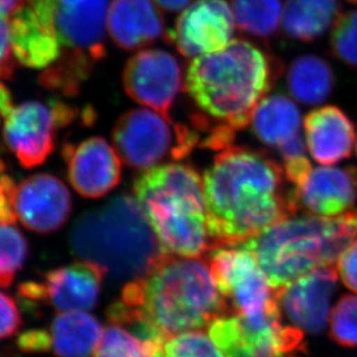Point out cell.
<instances>
[{
    "label": "cell",
    "instance_id": "6da1fadb",
    "mask_svg": "<svg viewBox=\"0 0 357 357\" xmlns=\"http://www.w3.org/2000/svg\"><path fill=\"white\" fill-rule=\"evenodd\" d=\"M284 172L265 153L229 146L205 172L206 208L215 249L236 246L298 212Z\"/></svg>",
    "mask_w": 357,
    "mask_h": 357
},
{
    "label": "cell",
    "instance_id": "7a4b0ae2",
    "mask_svg": "<svg viewBox=\"0 0 357 357\" xmlns=\"http://www.w3.org/2000/svg\"><path fill=\"white\" fill-rule=\"evenodd\" d=\"M119 300L170 339L188 331L207 328L230 314L208 259L163 253L145 277L132 280Z\"/></svg>",
    "mask_w": 357,
    "mask_h": 357
},
{
    "label": "cell",
    "instance_id": "3957f363",
    "mask_svg": "<svg viewBox=\"0 0 357 357\" xmlns=\"http://www.w3.org/2000/svg\"><path fill=\"white\" fill-rule=\"evenodd\" d=\"M279 63L245 40H233L222 50L195 58L185 89L211 126L239 131L279 78Z\"/></svg>",
    "mask_w": 357,
    "mask_h": 357
},
{
    "label": "cell",
    "instance_id": "277c9868",
    "mask_svg": "<svg viewBox=\"0 0 357 357\" xmlns=\"http://www.w3.org/2000/svg\"><path fill=\"white\" fill-rule=\"evenodd\" d=\"M133 191L162 252L199 258L215 249L204 181L195 167L174 162L155 165L135 179Z\"/></svg>",
    "mask_w": 357,
    "mask_h": 357
},
{
    "label": "cell",
    "instance_id": "5b68a950",
    "mask_svg": "<svg viewBox=\"0 0 357 357\" xmlns=\"http://www.w3.org/2000/svg\"><path fill=\"white\" fill-rule=\"evenodd\" d=\"M70 246L79 259L115 281L145 277L163 255L142 206L128 195L84 213L72 228Z\"/></svg>",
    "mask_w": 357,
    "mask_h": 357
},
{
    "label": "cell",
    "instance_id": "8992f818",
    "mask_svg": "<svg viewBox=\"0 0 357 357\" xmlns=\"http://www.w3.org/2000/svg\"><path fill=\"white\" fill-rule=\"evenodd\" d=\"M357 239V211L341 215L290 216L238 245L256 256L274 289L318 267L337 266Z\"/></svg>",
    "mask_w": 357,
    "mask_h": 357
},
{
    "label": "cell",
    "instance_id": "52a82bcc",
    "mask_svg": "<svg viewBox=\"0 0 357 357\" xmlns=\"http://www.w3.org/2000/svg\"><path fill=\"white\" fill-rule=\"evenodd\" d=\"M50 7L61 54L40 81L50 91L72 96L105 56L109 0H50Z\"/></svg>",
    "mask_w": 357,
    "mask_h": 357
},
{
    "label": "cell",
    "instance_id": "ba28073f",
    "mask_svg": "<svg viewBox=\"0 0 357 357\" xmlns=\"http://www.w3.org/2000/svg\"><path fill=\"white\" fill-rule=\"evenodd\" d=\"M208 261L230 314L253 327L281 321L277 290L271 286L251 251L241 246H222L213 250Z\"/></svg>",
    "mask_w": 357,
    "mask_h": 357
},
{
    "label": "cell",
    "instance_id": "9c48e42d",
    "mask_svg": "<svg viewBox=\"0 0 357 357\" xmlns=\"http://www.w3.org/2000/svg\"><path fill=\"white\" fill-rule=\"evenodd\" d=\"M112 140L121 161L135 170H147L167 158L184 159L202 142L193 126L177 124L149 109H135L121 116Z\"/></svg>",
    "mask_w": 357,
    "mask_h": 357
},
{
    "label": "cell",
    "instance_id": "30bf717a",
    "mask_svg": "<svg viewBox=\"0 0 357 357\" xmlns=\"http://www.w3.org/2000/svg\"><path fill=\"white\" fill-rule=\"evenodd\" d=\"M75 108L65 102L27 101L15 105L10 91L0 82V119L3 139L10 152L26 169L43 165L54 152L58 128L71 124Z\"/></svg>",
    "mask_w": 357,
    "mask_h": 357
},
{
    "label": "cell",
    "instance_id": "8fae6325",
    "mask_svg": "<svg viewBox=\"0 0 357 357\" xmlns=\"http://www.w3.org/2000/svg\"><path fill=\"white\" fill-rule=\"evenodd\" d=\"M208 335L225 357H301L307 351L304 332L281 323L250 326L235 314L216 318Z\"/></svg>",
    "mask_w": 357,
    "mask_h": 357
},
{
    "label": "cell",
    "instance_id": "7c38bea8",
    "mask_svg": "<svg viewBox=\"0 0 357 357\" xmlns=\"http://www.w3.org/2000/svg\"><path fill=\"white\" fill-rule=\"evenodd\" d=\"M123 84L132 100L170 119L172 103L182 91V68L167 51L142 50L128 59Z\"/></svg>",
    "mask_w": 357,
    "mask_h": 357
},
{
    "label": "cell",
    "instance_id": "4fadbf2b",
    "mask_svg": "<svg viewBox=\"0 0 357 357\" xmlns=\"http://www.w3.org/2000/svg\"><path fill=\"white\" fill-rule=\"evenodd\" d=\"M235 26L227 0H197L183 10L167 38L183 56L195 59L226 47Z\"/></svg>",
    "mask_w": 357,
    "mask_h": 357
},
{
    "label": "cell",
    "instance_id": "5bb4252c",
    "mask_svg": "<svg viewBox=\"0 0 357 357\" xmlns=\"http://www.w3.org/2000/svg\"><path fill=\"white\" fill-rule=\"evenodd\" d=\"M17 219L38 234L54 233L64 226L72 211L70 191L50 174L29 176L17 184L12 198Z\"/></svg>",
    "mask_w": 357,
    "mask_h": 357
},
{
    "label": "cell",
    "instance_id": "9a60e30c",
    "mask_svg": "<svg viewBox=\"0 0 357 357\" xmlns=\"http://www.w3.org/2000/svg\"><path fill=\"white\" fill-rule=\"evenodd\" d=\"M337 280V266L318 267L307 272L278 290L280 309L303 332H323L328 323Z\"/></svg>",
    "mask_w": 357,
    "mask_h": 357
},
{
    "label": "cell",
    "instance_id": "2e32d148",
    "mask_svg": "<svg viewBox=\"0 0 357 357\" xmlns=\"http://www.w3.org/2000/svg\"><path fill=\"white\" fill-rule=\"evenodd\" d=\"M63 158L68 163V181L84 198H101L121 182L119 153L101 137H91L78 145L66 144Z\"/></svg>",
    "mask_w": 357,
    "mask_h": 357
},
{
    "label": "cell",
    "instance_id": "e0dca14e",
    "mask_svg": "<svg viewBox=\"0 0 357 357\" xmlns=\"http://www.w3.org/2000/svg\"><path fill=\"white\" fill-rule=\"evenodd\" d=\"M297 211L307 215L337 216L349 212L357 199L356 167L312 168L305 182L291 190Z\"/></svg>",
    "mask_w": 357,
    "mask_h": 357
},
{
    "label": "cell",
    "instance_id": "ac0fdd59",
    "mask_svg": "<svg viewBox=\"0 0 357 357\" xmlns=\"http://www.w3.org/2000/svg\"><path fill=\"white\" fill-rule=\"evenodd\" d=\"M10 40L17 63L31 68H47L59 59L61 47L54 22L24 0L10 17Z\"/></svg>",
    "mask_w": 357,
    "mask_h": 357
},
{
    "label": "cell",
    "instance_id": "d6986e66",
    "mask_svg": "<svg viewBox=\"0 0 357 357\" xmlns=\"http://www.w3.org/2000/svg\"><path fill=\"white\" fill-rule=\"evenodd\" d=\"M105 274L96 265L79 261L44 275L45 302L59 312H84L98 303Z\"/></svg>",
    "mask_w": 357,
    "mask_h": 357
},
{
    "label": "cell",
    "instance_id": "ffe728a7",
    "mask_svg": "<svg viewBox=\"0 0 357 357\" xmlns=\"http://www.w3.org/2000/svg\"><path fill=\"white\" fill-rule=\"evenodd\" d=\"M307 146L320 165H335L351 156L355 144L354 124L340 108L326 105L309 112L303 121Z\"/></svg>",
    "mask_w": 357,
    "mask_h": 357
},
{
    "label": "cell",
    "instance_id": "44dd1931",
    "mask_svg": "<svg viewBox=\"0 0 357 357\" xmlns=\"http://www.w3.org/2000/svg\"><path fill=\"white\" fill-rule=\"evenodd\" d=\"M108 31L123 50H138L165 34V20L153 0H114L109 7Z\"/></svg>",
    "mask_w": 357,
    "mask_h": 357
},
{
    "label": "cell",
    "instance_id": "7402d4cb",
    "mask_svg": "<svg viewBox=\"0 0 357 357\" xmlns=\"http://www.w3.org/2000/svg\"><path fill=\"white\" fill-rule=\"evenodd\" d=\"M250 124L264 145L279 149L301 135L302 116L293 100L284 95H271L257 105Z\"/></svg>",
    "mask_w": 357,
    "mask_h": 357
},
{
    "label": "cell",
    "instance_id": "603a6c76",
    "mask_svg": "<svg viewBox=\"0 0 357 357\" xmlns=\"http://www.w3.org/2000/svg\"><path fill=\"white\" fill-rule=\"evenodd\" d=\"M102 326L94 316L86 312H61L51 324L52 349L57 357H91Z\"/></svg>",
    "mask_w": 357,
    "mask_h": 357
},
{
    "label": "cell",
    "instance_id": "cb8c5ba5",
    "mask_svg": "<svg viewBox=\"0 0 357 357\" xmlns=\"http://www.w3.org/2000/svg\"><path fill=\"white\" fill-rule=\"evenodd\" d=\"M340 8V0H287L283 29L294 40L312 42L334 24Z\"/></svg>",
    "mask_w": 357,
    "mask_h": 357
},
{
    "label": "cell",
    "instance_id": "d4e9b609",
    "mask_svg": "<svg viewBox=\"0 0 357 357\" xmlns=\"http://www.w3.org/2000/svg\"><path fill=\"white\" fill-rule=\"evenodd\" d=\"M334 84L335 78L330 64L314 54L294 59L287 73L289 93L302 105H318L326 101Z\"/></svg>",
    "mask_w": 357,
    "mask_h": 357
},
{
    "label": "cell",
    "instance_id": "484cf974",
    "mask_svg": "<svg viewBox=\"0 0 357 357\" xmlns=\"http://www.w3.org/2000/svg\"><path fill=\"white\" fill-rule=\"evenodd\" d=\"M237 27L256 38H272L282 24L281 0H231Z\"/></svg>",
    "mask_w": 357,
    "mask_h": 357
},
{
    "label": "cell",
    "instance_id": "4316f807",
    "mask_svg": "<svg viewBox=\"0 0 357 357\" xmlns=\"http://www.w3.org/2000/svg\"><path fill=\"white\" fill-rule=\"evenodd\" d=\"M94 357H165V344L142 340L126 327L110 323L102 331Z\"/></svg>",
    "mask_w": 357,
    "mask_h": 357
},
{
    "label": "cell",
    "instance_id": "83f0119b",
    "mask_svg": "<svg viewBox=\"0 0 357 357\" xmlns=\"http://www.w3.org/2000/svg\"><path fill=\"white\" fill-rule=\"evenodd\" d=\"M28 257L26 237L13 223H0V287L8 288Z\"/></svg>",
    "mask_w": 357,
    "mask_h": 357
},
{
    "label": "cell",
    "instance_id": "f1b7e54d",
    "mask_svg": "<svg viewBox=\"0 0 357 357\" xmlns=\"http://www.w3.org/2000/svg\"><path fill=\"white\" fill-rule=\"evenodd\" d=\"M330 47L334 57L357 68V10L337 17L332 28Z\"/></svg>",
    "mask_w": 357,
    "mask_h": 357
},
{
    "label": "cell",
    "instance_id": "f546056e",
    "mask_svg": "<svg viewBox=\"0 0 357 357\" xmlns=\"http://www.w3.org/2000/svg\"><path fill=\"white\" fill-rule=\"evenodd\" d=\"M330 335L344 347H357V295H344L331 314Z\"/></svg>",
    "mask_w": 357,
    "mask_h": 357
},
{
    "label": "cell",
    "instance_id": "4dcf8cb0",
    "mask_svg": "<svg viewBox=\"0 0 357 357\" xmlns=\"http://www.w3.org/2000/svg\"><path fill=\"white\" fill-rule=\"evenodd\" d=\"M165 357H225L202 330L176 334L165 344Z\"/></svg>",
    "mask_w": 357,
    "mask_h": 357
},
{
    "label": "cell",
    "instance_id": "1f68e13d",
    "mask_svg": "<svg viewBox=\"0 0 357 357\" xmlns=\"http://www.w3.org/2000/svg\"><path fill=\"white\" fill-rule=\"evenodd\" d=\"M22 324L17 302L7 294L0 291V340L17 333Z\"/></svg>",
    "mask_w": 357,
    "mask_h": 357
},
{
    "label": "cell",
    "instance_id": "d6a6232c",
    "mask_svg": "<svg viewBox=\"0 0 357 357\" xmlns=\"http://www.w3.org/2000/svg\"><path fill=\"white\" fill-rule=\"evenodd\" d=\"M15 61L10 40V19L0 17V79L12 78Z\"/></svg>",
    "mask_w": 357,
    "mask_h": 357
},
{
    "label": "cell",
    "instance_id": "836d02e7",
    "mask_svg": "<svg viewBox=\"0 0 357 357\" xmlns=\"http://www.w3.org/2000/svg\"><path fill=\"white\" fill-rule=\"evenodd\" d=\"M15 186L17 183L5 172V163L0 160V223L17 222L12 204Z\"/></svg>",
    "mask_w": 357,
    "mask_h": 357
},
{
    "label": "cell",
    "instance_id": "e575fe53",
    "mask_svg": "<svg viewBox=\"0 0 357 357\" xmlns=\"http://www.w3.org/2000/svg\"><path fill=\"white\" fill-rule=\"evenodd\" d=\"M337 271L344 286L357 293V239L341 253Z\"/></svg>",
    "mask_w": 357,
    "mask_h": 357
},
{
    "label": "cell",
    "instance_id": "d590c367",
    "mask_svg": "<svg viewBox=\"0 0 357 357\" xmlns=\"http://www.w3.org/2000/svg\"><path fill=\"white\" fill-rule=\"evenodd\" d=\"M17 347L24 353H45L52 349L49 331L43 328L26 331L17 337Z\"/></svg>",
    "mask_w": 357,
    "mask_h": 357
},
{
    "label": "cell",
    "instance_id": "8d00e7d4",
    "mask_svg": "<svg viewBox=\"0 0 357 357\" xmlns=\"http://www.w3.org/2000/svg\"><path fill=\"white\" fill-rule=\"evenodd\" d=\"M158 6L168 12L184 10L192 3L193 0H153Z\"/></svg>",
    "mask_w": 357,
    "mask_h": 357
},
{
    "label": "cell",
    "instance_id": "74e56055",
    "mask_svg": "<svg viewBox=\"0 0 357 357\" xmlns=\"http://www.w3.org/2000/svg\"><path fill=\"white\" fill-rule=\"evenodd\" d=\"M24 3V0H0V17L10 19Z\"/></svg>",
    "mask_w": 357,
    "mask_h": 357
},
{
    "label": "cell",
    "instance_id": "f35d334b",
    "mask_svg": "<svg viewBox=\"0 0 357 357\" xmlns=\"http://www.w3.org/2000/svg\"><path fill=\"white\" fill-rule=\"evenodd\" d=\"M348 3H353V5H356L357 6V0H347Z\"/></svg>",
    "mask_w": 357,
    "mask_h": 357
},
{
    "label": "cell",
    "instance_id": "ab89813d",
    "mask_svg": "<svg viewBox=\"0 0 357 357\" xmlns=\"http://www.w3.org/2000/svg\"><path fill=\"white\" fill-rule=\"evenodd\" d=\"M356 154H357V142H356Z\"/></svg>",
    "mask_w": 357,
    "mask_h": 357
}]
</instances>
